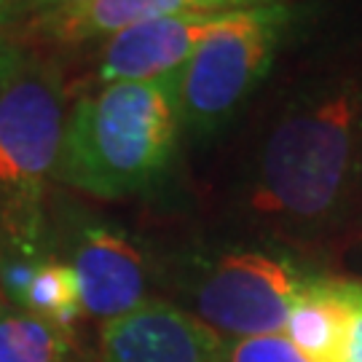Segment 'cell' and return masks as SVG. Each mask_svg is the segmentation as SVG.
I'll return each mask as SVG.
<instances>
[{
	"label": "cell",
	"mask_w": 362,
	"mask_h": 362,
	"mask_svg": "<svg viewBox=\"0 0 362 362\" xmlns=\"http://www.w3.org/2000/svg\"><path fill=\"white\" fill-rule=\"evenodd\" d=\"M362 188V65L333 62L285 94L260 137L247 204L287 231L330 228Z\"/></svg>",
	"instance_id": "obj_1"
},
{
	"label": "cell",
	"mask_w": 362,
	"mask_h": 362,
	"mask_svg": "<svg viewBox=\"0 0 362 362\" xmlns=\"http://www.w3.org/2000/svg\"><path fill=\"white\" fill-rule=\"evenodd\" d=\"M180 137V73L97 83L67 105L54 180L107 202L137 196L161 180Z\"/></svg>",
	"instance_id": "obj_2"
},
{
	"label": "cell",
	"mask_w": 362,
	"mask_h": 362,
	"mask_svg": "<svg viewBox=\"0 0 362 362\" xmlns=\"http://www.w3.org/2000/svg\"><path fill=\"white\" fill-rule=\"evenodd\" d=\"M67 118L59 67L27 46L0 73V239L38 247L43 196L54 180Z\"/></svg>",
	"instance_id": "obj_3"
},
{
	"label": "cell",
	"mask_w": 362,
	"mask_h": 362,
	"mask_svg": "<svg viewBox=\"0 0 362 362\" xmlns=\"http://www.w3.org/2000/svg\"><path fill=\"white\" fill-rule=\"evenodd\" d=\"M293 16L282 0L220 16L180 73L182 134L204 140L231 124L274 67Z\"/></svg>",
	"instance_id": "obj_4"
},
{
	"label": "cell",
	"mask_w": 362,
	"mask_h": 362,
	"mask_svg": "<svg viewBox=\"0 0 362 362\" xmlns=\"http://www.w3.org/2000/svg\"><path fill=\"white\" fill-rule=\"evenodd\" d=\"M306 274L285 255L266 250H226L196 276V320L218 336H279Z\"/></svg>",
	"instance_id": "obj_5"
},
{
	"label": "cell",
	"mask_w": 362,
	"mask_h": 362,
	"mask_svg": "<svg viewBox=\"0 0 362 362\" xmlns=\"http://www.w3.org/2000/svg\"><path fill=\"white\" fill-rule=\"evenodd\" d=\"M81 306L105 322L118 320L145 303L148 269L140 247L107 223L81 226L70 247Z\"/></svg>",
	"instance_id": "obj_6"
},
{
	"label": "cell",
	"mask_w": 362,
	"mask_h": 362,
	"mask_svg": "<svg viewBox=\"0 0 362 362\" xmlns=\"http://www.w3.org/2000/svg\"><path fill=\"white\" fill-rule=\"evenodd\" d=\"M103 362H226L223 338L194 314L161 300L105 322Z\"/></svg>",
	"instance_id": "obj_7"
},
{
	"label": "cell",
	"mask_w": 362,
	"mask_h": 362,
	"mask_svg": "<svg viewBox=\"0 0 362 362\" xmlns=\"http://www.w3.org/2000/svg\"><path fill=\"white\" fill-rule=\"evenodd\" d=\"M218 13H172L145 19L105 38L97 52V83L116 81H158L182 73L196 46L218 25Z\"/></svg>",
	"instance_id": "obj_8"
},
{
	"label": "cell",
	"mask_w": 362,
	"mask_h": 362,
	"mask_svg": "<svg viewBox=\"0 0 362 362\" xmlns=\"http://www.w3.org/2000/svg\"><path fill=\"white\" fill-rule=\"evenodd\" d=\"M360 311V282L309 276L287 317V341L309 362H346L351 325Z\"/></svg>",
	"instance_id": "obj_9"
},
{
	"label": "cell",
	"mask_w": 362,
	"mask_h": 362,
	"mask_svg": "<svg viewBox=\"0 0 362 362\" xmlns=\"http://www.w3.org/2000/svg\"><path fill=\"white\" fill-rule=\"evenodd\" d=\"M199 13L191 0H86L65 11L27 19V38L46 46H86L103 43L132 25L145 19Z\"/></svg>",
	"instance_id": "obj_10"
},
{
	"label": "cell",
	"mask_w": 362,
	"mask_h": 362,
	"mask_svg": "<svg viewBox=\"0 0 362 362\" xmlns=\"http://www.w3.org/2000/svg\"><path fill=\"white\" fill-rule=\"evenodd\" d=\"M19 306L27 314H35L40 320H49V322L70 330L73 322L83 314L76 274L70 269V263L40 258L25 293L19 298Z\"/></svg>",
	"instance_id": "obj_11"
},
{
	"label": "cell",
	"mask_w": 362,
	"mask_h": 362,
	"mask_svg": "<svg viewBox=\"0 0 362 362\" xmlns=\"http://www.w3.org/2000/svg\"><path fill=\"white\" fill-rule=\"evenodd\" d=\"M70 330L35 314H0V362H67Z\"/></svg>",
	"instance_id": "obj_12"
},
{
	"label": "cell",
	"mask_w": 362,
	"mask_h": 362,
	"mask_svg": "<svg viewBox=\"0 0 362 362\" xmlns=\"http://www.w3.org/2000/svg\"><path fill=\"white\" fill-rule=\"evenodd\" d=\"M226 362H309L282 336L239 338L226 346Z\"/></svg>",
	"instance_id": "obj_13"
},
{
	"label": "cell",
	"mask_w": 362,
	"mask_h": 362,
	"mask_svg": "<svg viewBox=\"0 0 362 362\" xmlns=\"http://www.w3.org/2000/svg\"><path fill=\"white\" fill-rule=\"evenodd\" d=\"M13 25H16L13 3L11 0H0V73L8 70L19 59V54L27 49L25 40L13 33Z\"/></svg>",
	"instance_id": "obj_14"
},
{
	"label": "cell",
	"mask_w": 362,
	"mask_h": 362,
	"mask_svg": "<svg viewBox=\"0 0 362 362\" xmlns=\"http://www.w3.org/2000/svg\"><path fill=\"white\" fill-rule=\"evenodd\" d=\"M86 0H13V13L16 19H35V16H46V13H57L81 6Z\"/></svg>",
	"instance_id": "obj_15"
},
{
	"label": "cell",
	"mask_w": 362,
	"mask_h": 362,
	"mask_svg": "<svg viewBox=\"0 0 362 362\" xmlns=\"http://www.w3.org/2000/svg\"><path fill=\"white\" fill-rule=\"evenodd\" d=\"M346 362H362V311L351 325L349 349H346Z\"/></svg>",
	"instance_id": "obj_16"
},
{
	"label": "cell",
	"mask_w": 362,
	"mask_h": 362,
	"mask_svg": "<svg viewBox=\"0 0 362 362\" xmlns=\"http://www.w3.org/2000/svg\"><path fill=\"white\" fill-rule=\"evenodd\" d=\"M11 3H13V0H11Z\"/></svg>",
	"instance_id": "obj_17"
}]
</instances>
